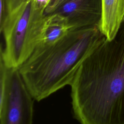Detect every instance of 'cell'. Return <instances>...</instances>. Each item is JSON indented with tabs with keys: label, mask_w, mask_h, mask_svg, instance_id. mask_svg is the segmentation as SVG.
Here are the masks:
<instances>
[{
	"label": "cell",
	"mask_w": 124,
	"mask_h": 124,
	"mask_svg": "<svg viewBox=\"0 0 124 124\" xmlns=\"http://www.w3.org/2000/svg\"><path fill=\"white\" fill-rule=\"evenodd\" d=\"M30 0H4L6 13L5 16Z\"/></svg>",
	"instance_id": "8"
},
{
	"label": "cell",
	"mask_w": 124,
	"mask_h": 124,
	"mask_svg": "<svg viewBox=\"0 0 124 124\" xmlns=\"http://www.w3.org/2000/svg\"><path fill=\"white\" fill-rule=\"evenodd\" d=\"M69 31V28L60 17L56 16H46L41 39L38 45L52 44L63 37Z\"/></svg>",
	"instance_id": "7"
},
{
	"label": "cell",
	"mask_w": 124,
	"mask_h": 124,
	"mask_svg": "<svg viewBox=\"0 0 124 124\" xmlns=\"http://www.w3.org/2000/svg\"><path fill=\"white\" fill-rule=\"evenodd\" d=\"M45 10L30 0L7 15L0 24L4 40L0 60L7 67L18 69L39 45L46 21Z\"/></svg>",
	"instance_id": "3"
},
{
	"label": "cell",
	"mask_w": 124,
	"mask_h": 124,
	"mask_svg": "<svg viewBox=\"0 0 124 124\" xmlns=\"http://www.w3.org/2000/svg\"><path fill=\"white\" fill-rule=\"evenodd\" d=\"M106 39L100 28L94 27L70 30L52 44L38 45L18 68L34 100L70 86L83 61Z\"/></svg>",
	"instance_id": "2"
},
{
	"label": "cell",
	"mask_w": 124,
	"mask_h": 124,
	"mask_svg": "<svg viewBox=\"0 0 124 124\" xmlns=\"http://www.w3.org/2000/svg\"><path fill=\"white\" fill-rule=\"evenodd\" d=\"M44 14L60 17L70 30L100 28L102 2L101 0H50Z\"/></svg>",
	"instance_id": "5"
},
{
	"label": "cell",
	"mask_w": 124,
	"mask_h": 124,
	"mask_svg": "<svg viewBox=\"0 0 124 124\" xmlns=\"http://www.w3.org/2000/svg\"><path fill=\"white\" fill-rule=\"evenodd\" d=\"M34 100L18 69L9 68L7 92L4 105L0 110V124H32Z\"/></svg>",
	"instance_id": "4"
},
{
	"label": "cell",
	"mask_w": 124,
	"mask_h": 124,
	"mask_svg": "<svg viewBox=\"0 0 124 124\" xmlns=\"http://www.w3.org/2000/svg\"><path fill=\"white\" fill-rule=\"evenodd\" d=\"M102 18L100 29L107 40L117 36L123 23L124 0H101Z\"/></svg>",
	"instance_id": "6"
},
{
	"label": "cell",
	"mask_w": 124,
	"mask_h": 124,
	"mask_svg": "<svg viewBox=\"0 0 124 124\" xmlns=\"http://www.w3.org/2000/svg\"><path fill=\"white\" fill-rule=\"evenodd\" d=\"M70 86L73 114L80 124H124V33L99 45Z\"/></svg>",
	"instance_id": "1"
}]
</instances>
